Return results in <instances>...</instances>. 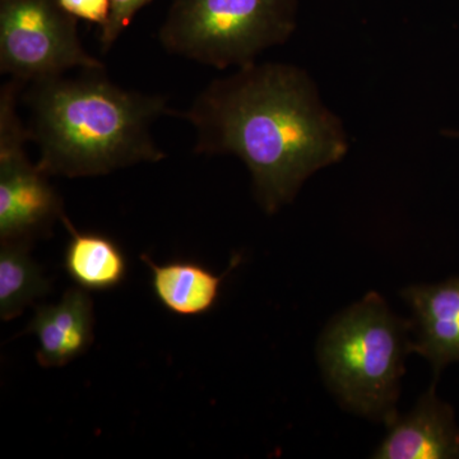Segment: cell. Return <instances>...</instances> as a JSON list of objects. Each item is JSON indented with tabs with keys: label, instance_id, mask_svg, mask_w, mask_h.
<instances>
[{
	"label": "cell",
	"instance_id": "obj_1",
	"mask_svg": "<svg viewBox=\"0 0 459 459\" xmlns=\"http://www.w3.org/2000/svg\"><path fill=\"white\" fill-rule=\"evenodd\" d=\"M179 117L195 128V153L234 155L247 165L256 201L270 214L347 150L342 124L310 78L281 63L255 62L212 81Z\"/></svg>",
	"mask_w": 459,
	"mask_h": 459
},
{
	"label": "cell",
	"instance_id": "obj_2",
	"mask_svg": "<svg viewBox=\"0 0 459 459\" xmlns=\"http://www.w3.org/2000/svg\"><path fill=\"white\" fill-rule=\"evenodd\" d=\"M30 141L50 177L91 178L164 160L153 140L160 117L174 115L166 96L123 89L105 69H86L30 83Z\"/></svg>",
	"mask_w": 459,
	"mask_h": 459
},
{
	"label": "cell",
	"instance_id": "obj_3",
	"mask_svg": "<svg viewBox=\"0 0 459 459\" xmlns=\"http://www.w3.org/2000/svg\"><path fill=\"white\" fill-rule=\"evenodd\" d=\"M411 320L395 316L369 292L329 322L318 343L323 377L344 409L391 424L397 411L404 359L412 352Z\"/></svg>",
	"mask_w": 459,
	"mask_h": 459
},
{
	"label": "cell",
	"instance_id": "obj_4",
	"mask_svg": "<svg viewBox=\"0 0 459 459\" xmlns=\"http://www.w3.org/2000/svg\"><path fill=\"white\" fill-rule=\"evenodd\" d=\"M295 8L296 0H171L157 38L169 54L241 68L291 36Z\"/></svg>",
	"mask_w": 459,
	"mask_h": 459
},
{
	"label": "cell",
	"instance_id": "obj_5",
	"mask_svg": "<svg viewBox=\"0 0 459 459\" xmlns=\"http://www.w3.org/2000/svg\"><path fill=\"white\" fill-rule=\"evenodd\" d=\"M105 69L84 49L77 18L59 0H0V72L30 84L66 72Z\"/></svg>",
	"mask_w": 459,
	"mask_h": 459
},
{
	"label": "cell",
	"instance_id": "obj_6",
	"mask_svg": "<svg viewBox=\"0 0 459 459\" xmlns=\"http://www.w3.org/2000/svg\"><path fill=\"white\" fill-rule=\"evenodd\" d=\"M23 87L9 78L0 90V241L33 244L50 237L65 213L50 175L27 156L29 129L17 111Z\"/></svg>",
	"mask_w": 459,
	"mask_h": 459
},
{
	"label": "cell",
	"instance_id": "obj_7",
	"mask_svg": "<svg viewBox=\"0 0 459 459\" xmlns=\"http://www.w3.org/2000/svg\"><path fill=\"white\" fill-rule=\"evenodd\" d=\"M388 434L374 452L379 459H457L459 427L455 411L435 394L421 395L407 415L386 425Z\"/></svg>",
	"mask_w": 459,
	"mask_h": 459
},
{
	"label": "cell",
	"instance_id": "obj_8",
	"mask_svg": "<svg viewBox=\"0 0 459 459\" xmlns=\"http://www.w3.org/2000/svg\"><path fill=\"white\" fill-rule=\"evenodd\" d=\"M402 296L412 310V352L427 359L435 374L459 362V277L410 286Z\"/></svg>",
	"mask_w": 459,
	"mask_h": 459
},
{
	"label": "cell",
	"instance_id": "obj_9",
	"mask_svg": "<svg viewBox=\"0 0 459 459\" xmlns=\"http://www.w3.org/2000/svg\"><path fill=\"white\" fill-rule=\"evenodd\" d=\"M93 303L86 290L71 289L59 303L36 309L27 332L38 338L36 360L60 368L86 352L93 341Z\"/></svg>",
	"mask_w": 459,
	"mask_h": 459
},
{
	"label": "cell",
	"instance_id": "obj_10",
	"mask_svg": "<svg viewBox=\"0 0 459 459\" xmlns=\"http://www.w3.org/2000/svg\"><path fill=\"white\" fill-rule=\"evenodd\" d=\"M142 262L151 272V289L168 312L179 316L210 313L219 300L225 274L217 276L201 263L171 261L157 264L150 255Z\"/></svg>",
	"mask_w": 459,
	"mask_h": 459
},
{
	"label": "cell",
	"instance_id": "obj_11",
	"mask_svg": "<svg viewBox=\"0 0 459 459\" xmlns=\"http://www.w3.org/2000/svg\"><path fill=\"white\" fill-rule=\"evenodd\" d=\"M69 232L63 267L69 279L87 292L117 289L128 273V259L113 238L98 232H81L68 217L62 220Z\"/></svg>",
	"mask_w": 459,
	"mask_h": 459
},
{
	"label": "cell",
	"instance_id": "obj_12",
	"mask_svg": "<svg viewBox=\"0 0 459 459\" xmlns=\"http://www.w3.org/2000/svg\"><path fill=\"white\" fill-rule=\"evenodd\" d=\"M32 244L0 241V318H17L36 299L49 294L50 282L30 255Z\"/></svg>",
	"mask_w": 459,
	"mask_h": 459
},
{
	"label": "cell",
	"instance_id": "obj_13",
	"mask_svg": "<svg viewBox=\"0 0 459 459\" xmlns=\"http://www.w3.org/2000/svg\"><path fill=\"white\" fill-rule=\"evenodd\" d=\"M111 12L107 26L101 29L100 44L104 53H108L114 42L122 35L144 5L150 4L152 0H110Z\"/></svg>",
	"mask_w": 459,
	"mask_h": 459
},
{
	"label": "cell",
	"instance_id": "obj_14",
	"mask_svg": "<svg viewBox=\"0 0 459 459\" xmlns=\"http://www.w3.org/2000/svg\"><path fill=\"white\" fill-rule=\"evenodd\" d=\"M59 3L72 16L99 25L101 29L107 26L110 18V0H59Z\"/></svg>",
	"mask_w": 459,
	"mask_h": 459
},
{
	"label": "cell",
	"instance_id": "obj_15",
	"mask_svg": "<svg viewBox=\"0 0 459 459\" xmlns=\"http://www.w3.org/2000/svg\"><path fill=\"white\" fill-rule=\"evenodd\" d=\"M455 135L459 138V133H455Z\"/></svg>",
	"mask_w": 459,
	"mask_h": 459
}]
</instances>
